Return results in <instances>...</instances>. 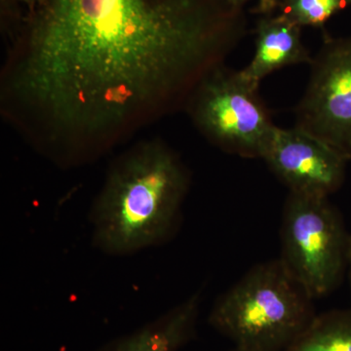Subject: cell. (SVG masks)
<instances>
[{
  "mask_svg": "<svg viewBox=\"0 0 351 351\" xmlns=\"http://www.w3.org/2000/svg\"><path fill=\"white\" fill-rule=\"evenodd\" d=\"M228 2H230V3H240V2H243L245 0H228Z\"/></svg>",
  "mask_w": 351,
  "mask_h": 351,
  "instance_id": "15",
  "label": "cell"
},
{
  "mask_svg": "<svg viewBox=\"0 0 351 351\" xmlns=\"http://www.w3.org/2000/svg\"><path fill=\"white\" fill-rule=\"evenodd\" d=\"M189 170L168 145H135L112 164L90 214L93 243L126 256L168 241L179 225Z\"/></svg>",
  "mask_w": 351,
  "mask_h": 351,
  "instance_id": "2",
  "label": "cell"
},
{
  "mask_svg": "<svg viewBox=\"0 0 351 351\" xmlns=\"http://www.w3.org/2000/svg\"><path fill=\"white\" fill-rule=\"evenodd\" d=\"M228 351H250V350H243V348H237V346H234V348H233L232 350H230Z\"/></svg>",
  "mask_w": 351,
  "mask_h": 351,
  "instance_id": "14",
  "label": "cell"
},
{
  "mask_svg": "<svg viewBox=\"0 0 351 351\" xmlns=\"http://www.w3.org/2000/svg\"><path fill=\"white\" fill-rule=\"evenodd\" d=\"M309 64L295 126L351 161V38L327 40Z\"/></svg>",
  "mask_w": 351,
  "mask_h": 351,
  "instance_id": "6",
  "label": "cell"
},
{
  "mask_svg": "<svg viewBox=\"0 0 351 351\" xmlns=\"http://www.w3.org/2000/svg\"><path fill=\"white\" fill-rule=\"evenodd\" d=\"M258 87L223 64L199 83L186 107L198 130L221 151L262 159L276 125Z\"/></svg>",
  "mask_w": 351,
  "mask_h": 351,
  "instance_id": "5",
  "label": "cell"
},
{
  "mask_svg": "<svg viewBox=\"0 0 351 351\" xmlns=\"http://www.w3.org/2000/svg\"><path fill=\"white\" fill-rule=\"evenodd\" d=\"M202 293H193L135 331L112 339L96 351H181L195 338Z\"/></svg>",
  "mask_w": 351,
  "mask_h": 351,
  "instance_id": "8",
  "label": "cell"
},
{
  "mask_svg": "<svg viewBox=\"0 0 351 351\" xmlns=\"http://www.w3.org/2000/svg\"><path fill=\"white\" fill-rule=\"evenodd\" d=\"M25 1L31 2V3H32V2L41 1V0H25Z\"/></svg>",
  "mask_w": 351,
  "mask_h": 351,
  "instance_id": "16",
  "label": "cell"
},
{
  "mask_svg": "<svg viewBox=\"0 0 351 351\" xmlns=\"http://www.w3.org/2000/svg\"><path fill=\"white\" fill-rule=\"evenodd\" d=\"M276 0H261V5L263 8H269V7L274 5Z\"/></svg>",
  "mask_w": 351,
  "mask_h": 351,
  "instance_id": "13",
  "label": "cell"
},
{
  "mask_svg": "<svg viewBox=\"0 0 351 351\" xmlns=\"http://www.w3.org/2000/svg\"><path fill=\"white\" fill-rule=\"evenodd\" d=\"M351 6V0H284V13L298 25L321 27Z\"/></svg>",
  "mask_w": 351,
  "mask_h": 351,
  "instance_id": "11",
  "label": "cell"
},
{
  "mask_svg": "<svg viewBox=\"0 0 351 351\" xmlns=\"http://www.w3.org/2000/svg\"><path fill=\"white\" fill-rule=\"evenodd\" d=\"M263 160L289 193L330 197L343 186L350 161L299 127L276 126Z\"/></svg>",
  "mask_w": 351,
  "mask_h": 351,
  "instance_id": "7",
  "label": "cell"
},
{
  "mask_svg": "<svg viewBox=\"0 0 351 351\" xmlns=\"http://www.w3.org/2000/svg\"><path fill=\"white\" fill-rule=\"evenodd\" d=\"M279 260L314 299L326 297L348 276L350 232L328 197L289 193Z\"/></svg>",
  "mask_w": 351,
  "mask_h": 351,
  "instance_id": "4",
  "label": "cell"
},
{
  "mask_svg": "<svg viewBox=\"0 0 351 351\" xmlns=\"http://www.w3.org/2000/svg\"><path fill=\"white\" fill-rule=\"evenodd\" d=\"M4 78L11 119L60 163L86 162L188 104L237 43L202 0H44Z\"/></svg>",
  "mask_w": 351,
  "mask_h": 351,
  "instance_id": "1",
  "label": "cell"
},
{
  "mask_svg": "<svg viewBox=\"0 0 351 351\" xmlns=\"http://www.w3.org/2000/svg\"><path fill=\"white\" fill-rule=\"evenodd\" d=\"M314 300L277 258L249 269L217 300L208 321L237 348L285 351L318 315Z\"/></svg>",
  "mask_w": 351,
  "mask_h": 351,
  "instance_id": "3",
  "label": "cell"
},
{
  "mask_svg": "<svg viewBox=\"0 0 351 351\" xmlns=\"http://www.w3.org/2000/svg\"><path fill=\"white\" fill-rule=\"evenodd\" d=\"M301 25L285 14L263 20L257 29L255 52L250 63L241 71L249 82L260 85L274 71L311 64L313 58L302 41Z\"/></svg>",
  "mask_w": 351,
  "mask_h": 351,
  "instance_id": "9",
  "label": "cell"
},
{
  "mask_svg": "<svg viewBox=\"0 0 351 351\" xmlns=\"http://www.w3.org/2000/svg\"><path fill=\"white\" fill-rule=\"evenodd\" d=\"M348 280H350V292H351V230H350V260H348Z\"/></svg>",
  "mask_w": 351,
  "mask_h": 351,
  "instance_id": "12",
  "label": "cell"
},
{
  "mask_svg": "<svg viewBox=\"0 0 351 351\" xmlns=\"http://www.w3.org/2000/svg\"><path fill=\"white\" fill-rule=\"evenodd\" d=\"M285 351H351V308L318 314Z\"/></svg>",
  "mask_w": 351,
  "mask_h": 351,
  "instance_id": "10",
  "label": "cell"
}]
</instances>
